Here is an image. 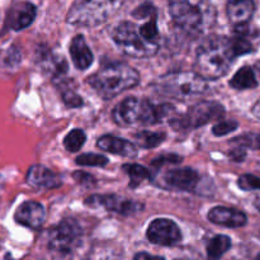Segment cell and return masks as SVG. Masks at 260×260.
Masks as SVG:
<instances>
[{"instance_id":"cell-9","label":"cell","mask_w":260,"mask_h":260,"mask_svg":"<svg viewBox=\"0 0 260 260\" xmlns=\"http://www.w3.org/2000/svg\"><path fill=\"white\" fill-rule=\"evenodd\" d=\"M223 114H225V109L220 103L203 101L194 104L184 117L179 118L177 123L173 124L177 128H198V127L210 123L211 121L222 118Z\"/></svg>"},{"instance_id":"cell-13","label":"cell","mask_w":260,"mask_h":260,"mask_svg":"<svg viewBox=\"0 0 260 260\" xmlns=\"http://www.w3.org/2000/svg\"><path fill=\"white\" fill-rule=\"evenodd\" d=\"M14 218L19 225L36 230V229H40L45 222L46 210L41 203L28 201L18 207Z\"/></svg>"},{"instance_id":"cell-6","label":"cell","mask_w":260,"mask_h":260,"mask_svg":"<svg viewBox=\"0 0 260 260\" xmlns=\"http://www.w3.org/2000/svg\"><path fill=\"white\" fill-rule=\"evenodd\" d=\"M156 89L172 98L188 99L208 91V84L206 83V79L197 73L178 71L160 78L156 83Z\"/></svg>"},{"instance_id":"cell-11","label":"cell","mask_w":260,"mask_h":260,"mask_svg":"<svg viewBox=\"0 0 260 260\" xmlns=\"http://www.w3.org/2000/svg\"><path fill=\"white\" fill-rule=\"evenodd\" d=\"M147 239L155 245L173 246L182 241V233L174 221L156 218L147 229Z\"/></svg>"},{"instance_id":"cell-14","label":"cell","mask_w":260,"mask_h":260,"mask_svg":"<svg viewBox=\"0 0 260 260\" xmlns=\"http://www.w3.org/2000/svg\"><path fill=\"white\" fill-rule=\"evenodd\" d=\"M27 183L37 189H55L61 185V178L43 165H33L27 173Z\"/></svg>"},{"instance_id":"cell-20","label":"cell","mask_w":260,"mask_h":260,"mask_svg":"<svg viewBox=\"0 0 260 260\" xmlns=\"http://www.w3.org/2000/svg\"><path fill=\"white\" fill-rule=\"evenodd\" d=\"M230 85L234 89H239V90L255 88L258 85V81H256L253 69L249 68V66L241 68L230 80Z\"/></svg>"},{"instance_id":"cell-23","label":"cell","mask_w":260,"mask_h":260,"mask_svg":"<svg viewBox=\"0 0 260 260\" xmlns=\"http://www.w3.org/2000/svg\"><path fill=\"white\" fill-rule=\"evenodd\" d=\"M123 170L129 177V185L131 187H137L141 184L144 180L149 179L150 172L145 167L139 164H126L123 165Z\"/></svg>"},{"instance_id":"cell-31","label":"cell","mask_w":260,"mask_h":260,"mask_svg":"<svg viewBox=\"0 0 260 260\" xmlns=\"http://www.w3.org/2000/svg\"><path fill=\"white\" fill-rule=\"evenodd\" d=\"M238 122L235 121H223L215 124L212 132L215 136H225V135L231 134L233 131H235V129L238 128Z\"/></svg>"},{"instance_id":"cell-17","label":"cell","mask_w":260,"mask_h":260,"mask_svg":"<svg viewBox=\"0 0 260 260\" xmlns=\"http://www.w3.org/2000/svg\"><path fill=\"white\" fill-rule=\"evenodd\" d=\"M70 55L74 65L80 70H85L93 63V53L83 36H75L71 40Z\"/></svg>"},{"instance_id":"cell-26","label":"cell","mask_w":260,"mask_h":260,"mask_svg":"<svg viewBox=\"0 0 260 260\" xmlns=\"http://www.w3.org/2000/svg\"><path fill=\"white\" fill-rule=\"evenodd\" d=\"M109 160L103 155L83 154L76 157V164L81 167H106Z\"/></svg>"},{"instance_id":"cell-34","label":"cell","mask_w":260,"mask_h":260,"mask_svg":"<svg viewBox=\"0 0 260 260\" xmlns=\"http://www.w3.org/2000/svg\"><path fill=\"white\" fill-rule=\"evenodd\" d=\"M134 15L136 18H147V17L150 18V17H154V15H156V13H155V9L152 5L144 4L135 10Z\"/></svg>"},{"instance_id":"cell-8","label":"cell","mask_w":260,"mask_h":260,"mask_svg":"<svg viewBox=\"0 0 260 260\" xmlns=\"http://www.w3.org/2000/svg\"><path fill=\"white\" fill-rule=\"evenodd\" d=\"M83 240V230L73 218L61 221L48 235L47 246L51 254L58 258L69 256L76 251Z\"/></svg>"},{"instance_id":"cell-22","label":"cell","mask_w":260,"mask_h":260,"mask_svg":"<svg viewBox=\"0 0 260 260\" xmlns=\"http://www.w3.org/2000/svg\"><path fill=\"white\" fill-rule=\"evenodd\" d=\"M231 248V239L226 235H217L208 243L207 255L212 259L221 258Z\"/></svg>"},{"instance_id":"cell-12","label":"cell","mask_w":260,"mask_h":260,"mask_svg":"<svg viewBox=\"0 0 260 260\" xmlns=\"http://www.w3.org/2000/svg\"><path fill=\"white\" fill-rule=\"evenodd\" d=\"M162 180L165 187L170 189L190 192L198 184L200 175L190 168H182V169H172L167 172L162 177Z\"/></svg>"},{"instance_id":"cell-18","label":"cell","mask_w":260,"mask_h":260,"mask_svg":"<svg viewBox=\"0 0 260 260\" xmlns=\"http://www.w3.org/2000/svg\"><path fill=\"white\" fill-rule=\"evenodd\" d=\"M36 14H37V9L32 3H20V4L15 5L14 9L10 13V27L14 30L24 29L32 24Z\"/></svg>"},{"instance_id":"cell-3","label":"cell","mask_w":260,"mask_h":260,"mask_svg":"<svg viewBox=\"0 0 260 260\" xmlns=\"http://www.w3.org/2000/svg\"><path fill=\"white\" fill-rule=\"evenodd\" d=\"M174 107L170 104H152L147 99L127 98L113 111V119L118 126H151L173 118Z\"/></svg>"},{"instance_id":"cell-27","label":"cell","mask_w":260,"mask_h":260,"mask_svg":"<svg viewBox=\"0 0 260 260\" xmlns=\"http://www.w3.org/2000/svg\"><path fill=\"white\" fill-rule=\"evenodd\" d=\"M140 33H141L146 40L152 41V42H157L159 29H157V24H156V15L150 17V19L140 27Z\"/></svg>"},{"instance_id":"cell-16","label":"cell","mask_w":260,"mask_h":260,"mask_svg":"<svg viewBox=\"0 0 260 260\" xmlns=\"http://www.w3.org/2000/svg\"><path fill=\"white\" fill-rule=\"evenodd\" d=\"M96 146L104 151L112 152V154L121 155L126 157H135L137 155L136 145L132 144L131 141L121 139L116 136H103L96 141Z\"/></svg>"},{"instance_id":"cell-19","label":"cell","mask_w":260,"mask_h":260,"mask_svg":"<svg viewBox=\"0 0 260 260\" xmlns=\"http://www.w3.org/2000/svg\"><path fill=\"white\" fill-rule=\"evenodd\" d=\"M228 17L235 25L248 23L255 10L253 0H230L228 4Z\"/></svg>"},{"instance_id":"cell-10","label":"cell","mask_w":260,"mask_h":260,"mask_svg":"<svg viewBox=\"0 0 260 260\" xmlns=\"http://www.w3.org/2000/svg\"><path fill=\"white\" fill-rule=\"evenodd\" d=\"M85 205L90 206V207H103L107 211H112V212H116L122 216L135 215L144 208V206L140 202L116 194L90 196L89 198H86Z\"/></svg>"},{"instance_id":"cell-39","label":"cell","mask_w":260,"mask_h":260,"mask_svg":"<svg viewBox=\"0 0 260 260\" xmlns=\"http://www.w3.org/2000/svg\"><path fill=\"white\" fill-rule=\"evenodd\" d=\"M258 258H259V259H260V254H259V255H258Z\"/></svg>"},{"instance_id":"cell-25","label":"cell","mask_w":260,"mask_h":260,"mask_svg":"<svg viewBox=\"0 0 260 260\" xmlns=\"http://www.w3.org/2000/svg\"><path fill=\"white\" fill-rule=\"evenodd\" d=\"M42 66H45V69H47L50 73H53L55 75H61V74L66 73V62L61 56L52 55V53H47L46 56H43Z\"/></svg>"},{"instance_id":"cell-38","label":"cell","mask_w":260,"mask_h":260,"mask_svg":"<svg viewBox=\"0 0 260 260\" xmlns=\"http://www.w3.org/2000/svg\"><path fill=\"white\" fill-rule=\"evenodd\" d=\"M254 205H255V207L260 211V196H258V197L255 198V202H254Z\"/></svg>"},{"instance_id":"cell-2","label":"cell","mask_w":260,"mask_h":260,"mask_svg":"<svg viewBox=\"0 0 260 260\" xmlns=\"http://www.w3.org/2000/svg\"><path fill=\"white\" fill-rule=\"evenodd\" d=\"M234 60L235 55L231 48L230 38L218 36L207 38L197 50L196 73L206 80H216L229 73Z\"/></svg>"},{"instance_id":"cell-7","label":"cell","mask_w":260,"mask_h":260,"mask_svg":"<svg viewBox=\"0 0 260 260\" xmlns=\"http://www.w3.org/2000/svg\"><path fill=\"white\" fill-rule=\"evenodd\" d=\"M112 38L126 55L135 58L151 57L159 51V42L146 40L136 25L129 22L119 23L114 28Z\"/></svg>"},{"instance_id":"cell-32","label":"cell","mask_w":260,"mask_h":260,"mask_svg":"<svg viewBox=\"0 0 260 260\" xmlns=\"http://www.w3.org/2000/svg\"><path fill=\"white\" fill-rule=\"evenodd\" d=\"M182 161V157L178 156V155H174V154H165V155H161V156L156 157V159L152 161V167L155 168H161L162 165L165 164H178V162Z\"/></svg>"},{"instance_id":"cell-15","label":"cell","mask_w":260,"mask_h":260,"mask_svg":"<svg viewBox=\"0 0 260 260\" xmlns=\"http://www.w3.org/2000/svg\"><path fill=\"white\" fill-rule=\"evenodd\" d=\"M208 220L216 225L226 226V228H243L248 222L246 215L241 211L229 207H215L208 213Z\"/></svg>"},{"instance_id":"cell-1","label":"cell","mask_w":260,"mask_h":260,"mask_svg":"<svg viewBox=\"0 0 260 260\" xmlns=\"http://www.w3.org/2000/svg\"><path fill=\"white\" fill-rule=\"evenodd\" d=\"M169 12L175 24L190 36L207 33L217 19V10L210 0H170Z\"/></svg>"},{"instance_id":"cell-21","label":"cell","mask_w":260,"mask_h":260,"mask_svg":"<svg viewBox=\"0 0 260 260\" xmlns=\"http://www.w3.org/2000/svg\"><path fill=\"white\" fill-rule=\"evenodd\" d=\"M165 140V134L160 132H151V131H141L135 135V141L137 146L142 149H154L162 144Z\"/></svg>"},{"instance_id":"cell-24","label":"cell","mask_w":260,"mask_h":260,"mask_svg":"<svg viewBox=\"0 0 260 260\" xmlns=\"http://www.w3.org/2000/svg\"><path fill=\"white\" fill-rule=\"evenodd\" d=\"M85 132L83 129L75 128L65 137V140H63V146H65V149L68 151L76 152L83 147V145L85 144Z\"/></svg>"},{"instance_id":"cell-35","label":"cell","mask_w":260,"mask_h":260,"mask_svg":"<svg viewBox=\"0 0 260 260\" xmlns=\"http://www.w3.org/2000/svg\"><path fill=\"white\" fill-rule=\"evenodd\" d=\"M74 178H75L76 182H79L80 184H85V185H90L94 183V178L91 175L85 174V173L81 172H76L74 173Z\"/></svg>"},{"instance_id":"cell-28","label":"cell","mask_w":260,"mask_h":260,"mask_svg":"<svg viewBox=\"0 0 260 260\" xmlns=\"http://www.w3.org/2000/svg\"><path fill=\"white\" fill-rule=\"evenodd\" d=\"M231 48H233V52L235 55V57L241 55H245V53H250L253 51V46L251 43L246 40L243 36H238L235 38H231Z\"/></svg>"},{"instance_id":"cell-37","label":"cell","mask_w":260,"mask_h":260,"mask_svg":"<svg viewBox=\"0 0 260 260\" xmlns=\"http://www.w3.org/2000/svg\"><path fill=\"white\" fill-rule=\"evenodd\" d=\"M144 258H146V259H159L157 256H152V255H150V254H146V253L137 254V255L135 256V259H144Z\"/></svg>"},{"instance_id":"cell-29","label":"cell","mask_w":260,"mask_h":260,"mask_svg":"<svg viewBox=\"0 0 260 260\" xmlns=\"http://www.w3.org/2000/svg\"><path fill=\"white\" fill-rule=\"evenodd\" d=\"M231 144H235L240 147H249V149L260 150V135H244V136L234 139L233 141H231Z\"/></svg>"},{"instance_id":"cell-36","label":"cell","mask_w":260,"mask_h":260,"mask_svg":"<svg viewBox=\"0 0 260 260\" xmlns=\"http://www.w3.org/2000/svg\"><path fill=\"white\" fill-rule=\"evenodd\" d=\"M230 156L233 157V160H236V161H243L246 156V152L244 150V147L238 146L236 149H234V151L231 152Z\"/></svg>"},{"instance_id":"cell-5","label":"cell","mask_w":260,"mask_h":260,"mask_svg":"<svg viewBox=\"0 0 260 260\" xmlns=\"http://www.w3.org/2000/svg\"><path fill=\"white\" fill-rule=\"evenodd\" d=\"M124 0H75L68 12L70 24L95 27L116 14Z\"/></svg>"},{"instance_id":"cell-30","label":"cell","mask_w":260,"mask_h":260,"mask_svg":"<svg viewBox=\"0 0 260 260\" xmlns=\"http://www.w3.org/2000/svg\"><path fill=\"white\" fill-rule=\"evenodd\" d=\"M238 185L243 190H260V178L251 174H244L239 178Z\"/></svg>"},{"instance_id":"cell-33","label":"cell","mask_w":260,"mask_h":260,"mask_svg":"<svg viewBox=\"0 0 260 260\" xmlns=\"http://www.w3.org/2000/svg\"><path fill=\"white\" fill-rule=\"evenodd\" d=\"M62 99L69 108H78V107L83 106V99L80 98V95L71 90H66L62 94Z\"/></svg>"},{"instance_id":"cell-4","label":"cell","mask_w":260,"mask_h":260,"mask_svg":"<svg viewBox=\"0 0 260 260\" xmlns=\"http://www.w3.org/2000/svg\"><path fill=\"white\" fill-rule=\"evenodd\" d=\"M88 83L102 98L111 99L140 83V74L123 62L111 63L89 76Z\"/></svg>"}]
</instances>
